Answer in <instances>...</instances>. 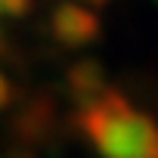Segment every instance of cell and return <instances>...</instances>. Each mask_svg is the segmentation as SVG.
Returning a JSON list of instances; mask_svg holds the SVG:
<instances>
[{
  "label": "cell",
  "instance_id": "6da1fadb",
  "mask_svg": "<svg viewBox=\"0 0 158 158\" xmlns=\"http://www.w3.org/2000/svg\"><path fill=\"white\" fill-rule=\"evenodd\" d=\"M50 34L56 37V44H62L68 50H84L99 40L102 22L93 10L71 3V0H62V3H56V10L50 16Z\"/></svg>",
  "mask_w": 158,
  "mask_h": 158
},
{
  "label": "cell",
  "instance_id": "7a4b0ae2",
  "mask_svg": "<svg viewBox=\"0 0 158 158\" xmlns=\"http://www.w3.org/2000/svg\"><path fill=\"white\" fill-rule=\"evenodd\" d=\"M59 130V109L50 96H34L28 99L22 109H16L13 121H10V133L19 146L25 149H34V146H44L56 136Z\"/></svg>",
  "mask_w": 158,
  "mask_h": 158
},
{
  "label": "cell",
  "instance_id": "3957f363",
  "mask_svg": "<svg viewBox=\"0 0 158 158\" xmlns=\"http://www.w3.org/2000/svg\"><path fill=\"white\" fill-rule=\"evenodd\" d=\"M109 77H106V68L99 59L93 56H84V59H77L68 65L65 71V90L68 96L74 99V106H87L93 99H99L106 90H109Z\"/></svg>",
  "mask_w": 158,
  "mask_h": 158
},
{
  "label": "cell",
  "instance_id": "277c9868",
  "mask_svg": "<svg viewBox=\"0 0 158 158\" xmlns=\"http://www.w3.org/2000/svg\"><path fill=\"white\" fill-rule=\"evenodd\" d=\"M34 0H0V16H10V19H22L31 10Z\"/></svg>",
  "mask_w": 158,
  "mask_h": 158
},
{
  "label": "cell",
  "instance_id": "5b68a950",
  "mask_svg": "<svg viewBox=\"0 0 158 158\" xmlns=\"http://www.w3.org/2000/svg\"><path fill=\"white\" fill-rule=\"evenodd\" d=\"M13 99H16V87L10 84V77L0 71V112H3L6 106H13Z\"/></svg>",
  "mask_w": 158,
  "mask_h": 158
},
{
  "label": "cell",
  "instance_id": "8992f818",
  "mask_svg": "<svg viewBox=\"0 0 158 158\" xmlns=\"http://www.w3.org/2000/svg\"><path fill=\"white\" fill-rule=\"evenodd\" d=\"M6 158H37V155H34V149H25V146H16V149H13V152L6 155Z\"/></svg>",
  "mask_w": 158,
  "mask_h": 158
},
{
  "label": "cell",
  "instance_id": "52a82bcc",
  "mask_svg": "<svg viewBox=\"0 0 158 158\" xmlns=\"http://www.w3.org/2000/svg\"><path fill=\"white\" fill-rule=\"evenodd\" d=\"M81 3H87V6H106L109 0H81Z\"/></svg>",
  "mask_w": 158,
  "mask_h": 158
},
{
  "label": "cell",
  "instance_id": "ba28073f",
  "mask_svg": "<svg viewBox=\"0 0 158 158\" xmlns=\"http://www.w3.org/2000/svg\"><path fill=\"white\" fill-rule=\"evenodd\" d=\"M149 158H158V143H155V149H152V155Z\"/></svg>",
  "mask_w": 158,
  "mask_h": 158
}]
</instances>
